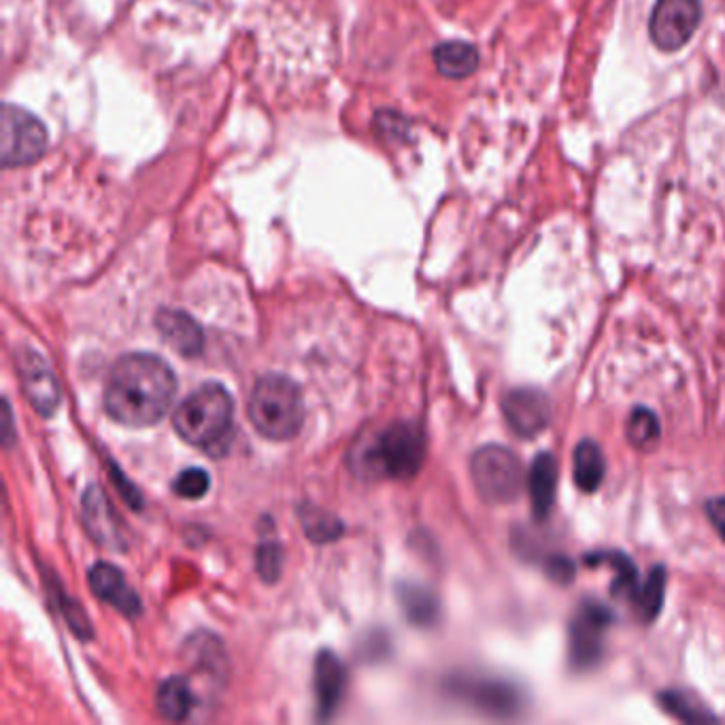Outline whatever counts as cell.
<instances>
[{
  "label": "cell",
  "instance_id": "obj_1",
  "mask_svg": "<svg viewBox=\"0 0 725 725\" xmlns=\"http://www.w3.org/2000/svg\"><path fill=\"white\" fill-rule=\"evenodd\" d=\"M175 392V373L162 358L128 353L115 362L109 375L104 411L118 424L148 427L164 420Z\"/></svg>",
  "mask_w": 725,
  "mask_h": 725
},
{
  "label": "cell",
  "instance_id": "obj_2",
  "mask_svg": "<svg viewBox=\"0 0 725 725\" xmlns=\"http://www.w3.org/2000/svg\"><path fill=\"white\" fill-rule=\"evenodd\" d=\"M177 434L209 455H222L234 434V402L220 383H204L177 406Z\"/></svg>",
  "mask_w": 725,
  "mask_h": 725
},
{
  "label": "cell",
  "instance_id": "obj_3",
  "mask_svg": "<svg viewBox=\"0 0 725 725\" xmlns=\"http://www.w3.org/2000/svg\"><path fill=\"white\" fill-rule=\"evenodd\" d=\"M248 413L262 436L271 441L294 439L304 422L301 387L290 376L264 375L253 385Z\"/></svg>",
  "mask_w": 725,
  "mask_h": 725
},
{
  "label": "cell",
  "instance_id": "obj_4",
  "mask_svg": "<svg viewBox=\"0 0 725 725\" xmlns=\"http://www.w3.org/2000/svg\"><path fill=\"white\" fill-rule=\"evenodd\" d=\"M425 457V436L413 422H396L376 432L360 453V471L373 479L406 481L417 475Z\"/></svg>",
  "mask_w": 725,
  "mask_h": 725
},
{
  "label": "cell",
  "instance_id": "obj_5",
  "mask_svg": "<svg viewBox=\"0 0 725 725\" xmlns=\"http://www.w3.org/2000/svg\"><path fill=\"white\" fill-rule=\"evenodd\" d=\"M471 475L479 496L490 504L513 502L524 485V469L517 455L502 445H485L471 462Z\"/></svg>",
  "mask_w": 725,
  "mask_h": 725
},
{
  "label": "cell",
  "instance_id": "obj_6",
  "mask_svg": "<svg viewBox=\"0 0 725 725\" xmlns=\"http://www.w3.org/2000/svg\"><path fill=\"white\" fill-rule=\"evenodd\" d=\"M48 150V130L41 120L18 104L2 107V167L18 169L39 160Z\"/></svg>",
  "mask_w": 725,
  "mask_h": 725
},
{
  "label": "cell",
  "instance_id": "obj_7",
  "mask_svg": "<svg viewBox=\"0 0 725 725\" xmlns=\"http://www.w3.org/2000/svg\"><path fill=\"white\" fill-rule=\"evenodd\" d=\"M702 22V0H655L651 9V43L664 53L683 50Z\"/></svg>",
  "mask_w": 725,
  "mask_h": 725
},
{
  "label": "cell",
  "instance_id": "obj_8",
  "mask_svg": "<svg viewBox=\"0 0 725 725\" xmlns=\"http://www.w3.org/2000/svg\"><path fill=\"white\" fill-rule=\"evenodd\" d=\"M613 622L598 602H585L571 624V657L576 668H590L602 657L604 636Z\"/></svg>",
  "mask_w": 725,
  "mask_h": 725
},
{
  "label": "cell",
  "instance_id": "obj_9",
  "mask_svg": "<svg viewBox=\"0 0 725 725\" xmlns=\"http://www.w3.org/2000/svg\"><path fill=\"white\" fill-rule=\"evenodd\" d=\"M502 413L515 434L532 439L550 425L551 402L541 390L520 387L504 396Z\"/></svg>",
  "mask_w": 725,
  "mask_h": 725
},
{
  "label": "cell",
  "instance_id": "obj_10",
  "mask_svg": "<svg viewBox=\"0 0 725 725\" xmlns=\"http://www.w3.org/2000/svg\"><path fill=\"white\" fill-rule=\"evenodd\" d=\"M18 371L26 399L32 404V409L43 417L53 415L60 404V390L46 358L37 351H22L18 360Z\"/></svg>",
  "mask_w": 725,
  "mask_h": 725
},
{
  "label": "cell",
  "instance_id": "obj_11",
  "mask_svg": "<svg viewBox=\"0 0 725 725\" xmlns=\"http://www.w3.org/2000/svg\"><path fill=\"white\" fill-rule=\"evenodd\" d=\"M455 692L476 708L496 717L515 715L522 708V692L499 678H464L457 683Z\"/></svg>",
  "mask_w": 725,
  "mask_h": 725
},
{
  "label": "cell",
  "instance_id": "obj_12",
  "mask_svg": "<svg viewBox=\"0 0 725 725\" xmlns=\"http://www.w3.org/2000/svg\"><path fill=\"white\" fill-rule=\"evenodd\" d=\"M90 587L97 594V598L111 604L113 608L122 611L128 617H134L141 613V601L128 585L125 576L120 568H115L109 562H99L90 568Z\"/></svg>",
  "mask_w": 725,
  "mask_h": 725
},
{
  "label": "cell",
  "instance_id": "obj_13",
  "mask_svg": "<svg viewBox=\"0 0 725 725\" xmlns=\"http://www.w3.org/2000/svg\"><path fill=\"white\" fill-rule=\"evenodd\" d=\"M155 325H158V332L162 334L164 343L169 348H173L177 353H181L185 358H197L201 353L202 345H204L201 325L185 311L162 309L155 318Z\"/></svg>",
  "mask_w": 725,
  "mask_h": 725
},
{
  "label": "cell",
  "instance_id": "obj_14",
  "mask_svg": "<svg viewBox=\"0 0 725 725\" xmlns=\"http://www.w3.org/2000/svg\"><path fill=\"white\" fill-rule=\"evenodd\" d=\"M83 522L90 536L104 547L118 550L122 545V532L118 517L97 485H92L83 496Z\"/></svg>",
  "mask_w": 725,
  "mask_h": 725
},
{
  "label": "cell",
  "instance_id": "obj_15",
  "mask_svg": "<svg viewBox=\"0 0 725 725\" xmlns=\"http://www.w3.org/2000/svg\"><path fill=\"white\" fill-rule=\"evenodd\" d=\"M345 683L348 673L343 662L330 651L320 653L315 664V698L322 717H330L336 711L345 692Z\"/></svg>",
  "mask_w": 725,
  "mask_h": 725
},
{
  "label": "cell",
  "instance_id": "obj_16",
  "mask_svg": "<svg viewBox=\"0 0 725 725\" xmlns=\"http://www.w3.org/2000/svg\"><path fill=\"white\" fill-rule=\"evenodd\" d=\"M530 487V499H532V511L536 520H547L553 501H555V490H557V462L551 453H541L530 471L527 479Z\"/></svg>",
  "mask_w": 725,
  "mask_h": 725
},
{
  "label": "cell",
  "instance_id": "obj_17",
  "mask_svg": "<svg viewBox=\"0 0 725 725\" xmlns=\"http://www.w3.org/2000/svg\"><path fill=\"white\" fill-rule=\"evenodd\" d=\"M434 64L441 75L464 79L479 67V51L466 41H447L434 48Z\"/></svg>",
  "mask_w": 725,
  "mask_h": 725
},
{
  "label": "cell",
  "instance_id": "obj_18",
  "mask_svg": "<svg viewBox=\"0 0 725 725\" xmlns=\"http://www.w3.org/2000/svg\"><path fill=\"white\" fill-rule=\"evenodd\" d=\"M155 706L164 719L171 722L188 719L194 708V694L190 683L183 676L167 678L155 694Z\"/></svg>",
  "mask_w": 725,
  "mask_h": 725
},
{
  "label": "cell",
  "instance_id": "obj_19",
  "mask_svg": "<svg viewBox=\"0 0 725 725\" xmlns=\"http://www.w3.org/2000/svg\"><path fill=\"white\" fill-rule=\"evenodd\" d=\"M573 466H575V483L578 490L592 494L601 487L606 462H604V453L594 441H583L576 445Z\"/></svg>",
  "mask_w": 725,
  "mask_h": 725
},
{
  "label": "cell",
  "instance_id": "obj_20",
  "mask_svg": "<svg viewBox=\"0 0 725 725\" xmlns=\"http://www.w3.org/2000/svg\"><path fill=\"white\" fill-rule=\"evenodd\" d=\"M402 611L409 622L415 625H430L439 617V602L427 592V587L406 583L399 592Z\"/></svg>",
  "mask_w": 725,
  "mask_h": 725
},
{
  "label": "cell",
  "instance_id": "obj_21",
  "mask_svg": "<svg viewBox=\"0 0 725 725\" xmlns=\"http://www.w3.org/2000/svg\"><path fill=\"white\" fill-rule=\"evenodd\" d=\"M664 594H666V573L664 568H653L645 581H641L636 594L632 596V602L643 617V622H653L664 604Z\"/></svg>",
  "mask_w": 725,
  "mask_h": 725
},
{
  "label": "cell",
  "instance_id": "obj_22",
  "mask_svg": "<svg viewBox=\"0 0 725 725\" xmlns=\"http://www.w3.org/2000/svg\"><path fill=\"white\" fill-rule=\"evenodd\" d=\"M302 527L315 543H330L343 534V524L334 515L313 506L302 508Z\"/></svg>",
  "mask_w": 725,
  "mask_h": 725
},
{
  "label": "cell",
  "instance_id": "obj_23",
  "mask_svg": "<svg viewBox=\"0 0 725 725\" xmlns=\"http://www.w3.org/2000/svg\"><path fill=\"white\" fill-rule=\"evenodd\" d=\"M659 702L673 717L681 719V722H692V724L701 722L702 724V722L715 719L692 694H685V692H678V689H668L666 694L659 696Z\"/></svg>",
  "mask_w": 725,
  "mask_h": 725
},
{
  "label": "cell",
  "instance_id": "obj_24",
  "mask_svg": "<svg viewBox=\"0 0 725 725\" xmlns=\"http://www.w3.org/2000/svg\"><path fill=\"white\" fill-rule=\"evenodd\" d=\"M659 422L650 409H636L627 420V439L638 450H650L657 443Z\"/></svg>",
  "mask_w": 725,
  "mask_h": 725
},
{
  "label": "cell",
  "instance_id": "obj_25",
  "mask_svg": "<svg viewBox=\"0 0 725 725\" xmlns=\"http://www.w3.org/2000/svg\"><path fill=\"white\" fill-rule=\"evenodd\" d=\"M209 485H211V479L207 475V471L188 469L177 475L173 481V492L183 501H201L202 496H207Z\"/></svg>",
  "mask_w": 725,
  "mask_h": 725
},
{
  "label": "cell",
  "instance_id": "obj_26",
  "mask_svg": "<svg viewBox=\"0 0 725 725\" xmlns=\"http://www.w3.org/2000/svg\"><path fill=\"white\" fill-rule=\"evenodd\" d=\"M255 568L266 583H273L283 568V550L276 541H264L255 551Z\"/></svg>",
  "mask_w": 725,
  "mask_h": 725
},
{
  "label": "cell",
  "instance_id": "obj_27",
  "mask_svg": "<svg viewBox=\"0 0 725 725\" xmlns=\"http://www.w3.org/2000/svg\"><path fill=\"white\" fill-rule=\"evenodd\" d=\"M111 475H113V481L118 483V490H122L124 501L128 502L132 508H141V506H143V499H141V494L137 492V487L130 485V483L125 481L124 475H122L118 469H113Z\"/></svg>",
  "mask_w": 725,
  "mask_h": 725
},
{
  "label": "cell",
  "instance_id": "obj_28",
  "mask_svg": "<svg viewBox=\"0 0 725 725\" xmlns=\"http://www.w3.org/2000/svg\"><path fill=\"white\" fill-rule=\"evenodd\" d=\"M706 513H708L711 524L715 525V530L724 536L725 541V496L708 501V504H706Z\"/></svg>",
  "mask_w": 725,
  "mask_h": 725
}]
</instances>
